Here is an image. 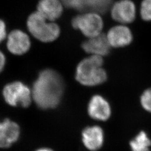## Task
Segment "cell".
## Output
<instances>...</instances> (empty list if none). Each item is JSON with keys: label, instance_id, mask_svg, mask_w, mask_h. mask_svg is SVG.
<instances>
[{"label": "cell", "instance_id": "obj_11", "mask_svg": "<svg viewBox=\"0 0 151 151\" xmlns=\"http://www.w3.org/2000/svg\"><path fill=\"white\" fill-rule=\"evenodd\" d=\"M83 49L87 53L94 55H106L109 53L110 45L106 35L101 33L96 37L88 38L82 45Z\"/></svg>", "mask_w": 151, "mask_h": 151}, {"label": "cell", "instance_id": "obj_2", "mask_svg": "<svg viewBox=\"0 0 151 151\" xmlns=\"http://www.w3.org/2000/svg\"><path fill=\"white\" fill-rule=\"evenodd\" d=\"M103 60L100 56L92 55L82 60L78 64L76 78L85 86H93L100 85L106 80V72L102 68Z\"/></svg>", "mask_w": 151, "mask_h": 151}, {"label": "cell", "instance_id": "obj_1", "mask_svg": "<svg viewBox=\"0 0 151 151\" xmlns=\"http://www.w3.org/2000/svg\"><path fill=\"white\" fill-rule=\"evenodd\" d=\"M64 90L61 77L52 70L42 71L32 87V96L39 108H55L60 104Z\"/></svg>", "mask_w": 151, "mask_h": 151}, {"label": "cell", "instance_id": "obj_19", "mask_svg": "<svg viewBox=\"0 0 151 151\" xmlns=\"http://www.w3.org/2000/svg\"><path fill=\"white\" fill-rule=\"evenodd\" d=\"M54 151L53 150L49 148H46V147H44V148H41L38 149L37 151Z\"/></svg>", "mask_w": 151, "mask_h": 151}, {"label": "cell", "instance_id": "obj_3", "mask_svg": "<svg viewBox=\"0 0 151 151\" xmlns=\"http://www.w3.org/2000/svg\"><path fill=\"white\" fill-rule=\"evenodd\" d=\"M27 27L33 37L45 43L54 41L60 34V26L57 23L49 22L37 11L28 17Z\"/></svg>", "mask_w": 151, "mask_h": 151}, {"label": "cell", "instance_id": "obj_6", "mask_svg": "<svg viewBox=\"0 0 151 151\" xmlns=\"http://www.w3.org/2000/svg\"><path fill=\"white\" fill-rule=\"evenodd\" d=\"M136 6L132 0H118L110 8V15L113 20L122 25L130 24L135 20Z\"/></svg>", "mask_w": 151, "mask_h": 151}, {"label": "cell", "instance_id": "obj_18", "mask_svg": "<svg viewBox=\"0 0 151 151\" xmlns=\"http://www.w3.org/2000/svg\"><path fill=\"white\" fill-rule=\"evenodd\" d=\"M5 63V58L4 55L0 51V72L2 70Z\"/></svg>", "mask_w": 151, "mask_h": 151}, {"label": "cell", "instance_id": "obj_5", "mask_svg": "<svg viewBox=\"0 0 151 151\" xmlns=\"http://www.w3.org/2000/svg\"><path fill=\"white\" fill-rule=\"evenodd\" d=\"M3 95L6 103L11 106H22L27 108L32 101V93L30 89L20 82H14L7 85Z\"/></svg>", "mask_w": 151, "mask_h": 151}, {"label": "cell", "instance_id": "obj_16", "mask_svg": "<svg viewBox=\"0 0 151 151\" xmlns=\"http://www.w3.org/2000/svg\"><path fill=\"white\" fill-rule=\"evenodd\" d=\"M140 103L146 111L151 113V88L143 93L140 97Z\"/></svg>", "mask_w": 151, "mask_h": 151}, {"label": "cell", "instance_id": "obj_12", "mask_svg": "<svg viewBox=\"0 0 151 151\" xmlns=\"http://www.w3.org/2000/svg\"><path fill=\"white\" fill-rule=\"evenodd\" d=\"M82 142L88 150L96 151L103 146L104 140L103 130L100 127L92 126L83 130L82 134Z\"/></svg>", "mask_w": 151, "mask_h": 151}, {"label": "cell", "instance_id": "obj_10", "mask_svg": "<svg viewBox=\"0 0 151 151\" xmlns=\"http://www.w3.org/2000/svg\"><path fill=\"white\" fill-rule=\"evenodd\" d=\"M7 45L11 53L21 55L28 51L30 47V41L26 33L19 30H15L9 35Z\"/></svg>", "mask_w": 151, "mask_h": 151}, {"label": "cell", "instance_id": "obj_15", "mask_svg": "<svg viewBox=\"0 0 151 151\" xmlns=\"http://www.w3.org/2000/svg\"><path fill=\"white\" fill-rule=\"evenodd\" d=\"M141 18L146 22H151V0H142L140 4Z\"/></svg>", "mask_w": 151, "mask_h": 151}, {"label": "cell", "instance_id": "obj_4", "mask_svg": "<svg viewBox=\"0 0 151 151\" xmlns=\"http://www.w3.org/2000/svg\"><path fill=\"white\" fill-rule=\"evenodd\" d=\"M71 24L74 29L80 30L85 36L90 38L101 33L104 21L100 14L88 11L74 16L71 20Z\"/></svg>", "mask_w": 151, "mask_h": 151}, {"label": "cell", "instance_id": "obj_9", "mask_svg": "<svg viewBox=\"0 0 151 151\" xmlns=\"http://www.w3.org/2000/svg\"><path fill=\"white\" fill-rule=\"evenodd\" d=\"M20 128L16 123L6 119L0 123V148H7L18 140Z\"/></svg>", "mask_w": 151, "mask_h": 151}, {"label": "cell", "instance_id": "obj_17", "mask_svg": "<svg viewBox=\"0 0 151 151\" xmlns=\"http://www.w3.org/2000/svg\"><path fill=\"white\" fill-rule=\"evenodd\" d=\"M6 37V27L5 23L0 20V43L5 39Z\"/></svg>", "mask_w": 151, "mask_h": 151}, {"label": "cell", "instance_id": "obj_14", "mask_svg": "<svg viewBox=\"0 0 151 151\" xmlns=\"http://www.w3.org/2000/svg\"><path fill=\"white\" fill-rule=\"evenodd\" d=\"M129 145L132 151H150L151 140L145 132L141 131L134 139L130 140Z\"/></svg>", "mask_w": 151, "mask_h": 151}, {"label": "cell", "instance_id": "obj_7", "mask_svg": "<svg viewBox=\"0 0 151 151\" xmlns=\"http://www.w3.org/2000/svg\"><path fill=\"white\" fill-rule=\"evenodd\" d=\"M106 37L110 46L115 48L127 46L133 40V34L130 29L122 24L110 28Z\"/></svg>", "mask_w": 151, "mask_h": 151}, {"label": "cell", "instance_id": "obj_13", "mask_svg": "<svg viewBox=\"0 0 151 151\" xmlns=\"http://www.w3.org/2000/svg\"><path fill=\"white\" fill-rule=\"evenodd\" d=\"M88 113L93 119L105 121L111 114L109 103L102 96L95 95L92 97L88 106Z\"/></svg>", "mask_w": 151, "mask_h": 151}, {"label": "cell", "instance_id": "obj_8", "mask_svg": "<svg viewBox=\"0 0 151 151\" xmlns=\"http://www.w3.org/2000/svg\"><path fill=\"white\" fill-rule=\"evenodd\" d=\"M64 7L61 0H39L37 11L49 22H54L62 15Z\"/></svg>", "mask_w": 151, "mask_h": 151}]
</instances>
